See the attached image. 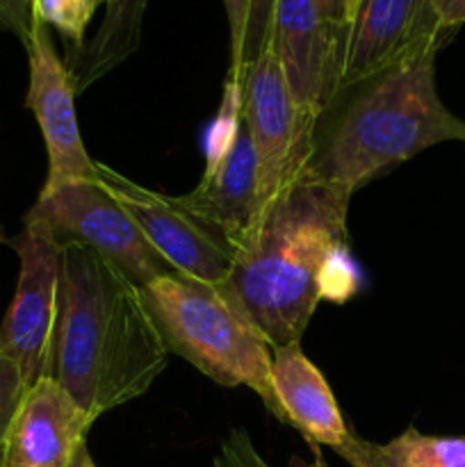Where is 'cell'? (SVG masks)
Returning a JSON list of instances; mask_svg holds the SVG:
<instances>
[{"instance_id": "1", "label": "cell", "mask_w": 465, "mask_h": 467, "mask_svg": "<svg viewBox=\"0 0 465 467\" xmlns=\"http://www.w3.org/2000/svg\"><path fill=\"white\" fill-rule=\"evenodd\" d=\"M62 244V299L50 379L96 422L144 395L167 368L169 351L140 287L85 244Z\"/></svg>"}, {"instance_id": "2", "label": "cell", "mask_w": 465, "mask_h": 467, "mask_svg": "<svg viewBox=\"0 0 465 467\" xmlns=\"http://www.w3.org/2000/svg\"><path fill=\"white\" fill-rule=\"evenodd\" d=\"M351 192L296 178L232 258L226 285L272 347L299 345L319 299V274L346 242Z\"/></svg>"}, {"instance_id": "3", "label": "cell", "mask_w": 465, "mask_h": 467, "mask_svg": "<svg viewBox=\"0 0 465 467\" xmlns=\"http://www.w3.org/2000/svg\"><path fill=\"white\" fill-rule=\"evenodd\" d=\"M442 41L422 46L346 91L331 126L315 132L301 176L351 192L374 176L442 141L465 140V121L445 108L436 87V55Z\"/></svg>"}, {"instance_id": "4", "label": "cell", "mask_w": 465, "mask_h": 467, "mask_svg": "<svg viewBox=\"0 0 465 467\" xmlns=\"http://www.w3.org/2000/svg\"><path fill=\"white\" fill-rule=\"evenodd\" d=\"M169 354L219 386H244L285 424L272 386V345L251 322L231 287L164 276L140 290Z\"/></svg>"}, {"instance_id": "5", "label": "cell", "mask_w": 465, "mask_h": 467, "mask_svg": "<svg viewBox=\"0 0 465 467\" xmlns=\"http://www.w3.org/2000/svg\"><path fill=\"white\" fill-rule=\"evenodd\" d=\"M27 219L46 223L59 242L85 244L140 290L158 278L181 276L98 181L41 192Z\"/></svg>"}, {"instance_id": "6", "label": "cell", "mask_w": 465, "mask_h": 467, "mask_svg": "<svg viewBox=\"0 0 465 467\" xmlns=\"http://www.w3.org/2000/svg\"><path fill=\"white\" fill-rule=\"evenodd\" d=\"M18 283L12 306L0 324V354L7 356L27 386L50 377L59 299H62L64 244L46 223L26 217L16 240Z\"/></svg>"}, {"instance_id": "7", "label": "cell", "mask_w": 465, "mask_h": 467, "mask_svg": "<svg viewBox=\"0 0 465 467\" xmlns=\"http://www.w3.org/2000/svg\"><path fill=\"white\" fill-rule=\"evenodd\" d=\"M242 119L258 162L260 217L301 176L317 128L305 121L272 46L240 78Z\"/></svg>"}, {"instance_id": "8", "label": "cell", "mask_w": 465, "mask_h": 467, "mask_svg": "<svg viewBox=\"0 0 465 467\" xmlns=\"http://www.w3.org/2000/svg\"><path fill=\"white\" fill-rule=\"evenodd\" d=\"M96 171L100 185L130 214L150 246L181 276L210 285H223L228 281L235 258L232 251L205 223L182 210L173 196L137 185L103 162H96Z\"/></svg>"}, {"instance_id": "9", "label": "cell", "mask_w": 465, "mask_h": 467, "mask_svg": "<svg viewBox=\"0 0 465 467\" xmlns=\"http://www.w3.org/2000/svg\"><path fill=\"white\" fill-rule=\"evenodd\" d=\"M447 35L431 0H358L342 35L336 100Z\"/></svg>"}, {"instance_id": "10", "label": "cell", "mask_w": 465, "mask_h": 467, "mask_svg": "<svg viewBox=\"0 0 465 467\" xmlns=\"http://www.w3.org/2000/svg\"><path fill=\"white\" fill-rule=\"evenodd\" d=\"M26 48L30 62L26 103L39 123L48 153V176L41 192L78 181H98L96 160L87 153L78 130L76 80L59 59L48 26L35 18Z\"/></svg>"}, {"instance_id": "11", "label": "cell", "mask_w": 465, "mask_h": 467, "mask_svg": "<svg viewBox=\"0 0 465 467\" xmlns=\"http://www.w3.org/2000/svg\"><path fill=\"white\" fill-rule=\"evenodd\" d=\"M269 46L276 53L296 108L317 128L336 103L337 46L315 0H276Z\"/></svg>"}, {"instance_id": "12", "label": "cell", "mask_w": 465, "mask_h": 467, "mask_svg": "<svg viewBox=\"0 0 465 467\" xmlns=\"http://www.w3.org/2000/svg\"><path fill=\"white\" fill-rule=\"evenodd\" d=\"M91 420L55 379L27 386L3 447V467H71Z\"/></svg>"}, {"instance_id": "13", "label": "cell", "mask_w": 465, "mask_h": 467, "mask_svg": "<svg viewBox=\"0 0 465 467\" xmlns=\"http://www.w3.org/2000/svg\"><path fill=\"white\" fill-rule=\"evenodd\" d=\"M173 199L235 255L260 222L258 162L246 128L242 126L231 153L212 173L203 176L191 192Z\"/></svg>"}, {"instance_id": "14", "label": "cell", "mask_w": 465, "mask_h": 467, "mask_svg": "<svg viewBox=\"0 0 465 467\" xmlns=\"http://www.w3.org/2000/svg\"><path fill=\"white\" fill-rule=\"evenodd\" d=\"M272 386L285 424L294 427L313 450L336 451L349 441L351 431L331 386L299 345L272 347Z\"/></svg>"}, {"instance_id": "15", "label": "cell", "mask_w": 465, "mask_h": 467, "mask_svg": "<svg viewBox=\"0 0 465 467\" xmlns=\"http://www.w3.org/2000/svg\"><path fill=\"white\" fill-rule=\"evenodd\" d=\"M383 467H465V436H427L410 427L386 445H374Z\"/></svg>"}, {"instance_id": "16", "label": "cell", "mask_w": 465, "mask_h": 467, "mask_svg": "<svg viewBox=\"0 0 465 467\" xmlns=\"http://www.w3.org/2000/svg\"><path fill=\"white\" fill-rule=\"evenodd\" d=\"M244 119H242V82L226 78L223 85V99L219 114L203 135V153H205V171L203 176L212 173L219 164L226 160L240 135Z\"/></svg>"}, {"instance_id": "17", "label": "cell", "mask_w": 465, "mask_h": 467, "mask_svg": "<svg viewBox=\"0 0 465 467\" xmlns=\"http://www.w3.org/2000/svg\"><path fill=\"white\" fill-rule=\"evenodd\" d=\"M105 0H32V14L44 26L55 27L67 41L80 48L87 26Z\"/></svg>"}, {"instance_id": "18", "label": "cell", "mask_w": 465, "mask_h": 467, "mask_svg": "<svg viewBox=\"0 0 465 467\" xmlns=\"http://www.w3.org/2000/svg\"><path fill=\"white\" fill-rule=\"evenodd\" d=\"M360 283H363L360 267L345 242L324 263L322 274H319V299L345 304L360 290Z\"/></svg>"}, {"instance_id": "19", "label": "cell", "mask_w": 465, "mask_h": 467, "mask_svg": "<svg viewBox=\"0 0 465 467\" xmlns=\"http://www.w3.org/2000/svg\"><path fill=\"white\" fill-rule=\"evenodd\" d=\"M274 9H276V0H251L249 21H246L244 35V50H242V67L240 73L235 78H231V80H240L244 68L269 46Z\"/></svg>"}, {"instance_id": "20", "label": "cell", "mask_w": 465, "mask_h": 467, "mask_svg": "<svg viewBox=\"0 0 465 467\" xmlns=\"http://www.w3.org/2000/svg\"><path fill=\"white\" fill-rule=\"evenodd\" d=\"M27 390V383L23 381L21 372L16 365L0 354V454H3L5 438H7L12 420L16 415L18 404Z\"/></svg>"}, {"instance_id": "21", "label": "cell", "mask_w": 465, "mask_h": 467, "mask_svg": "<svg viewBox=\"0 0 465 467\" xmlns=\"http://www.w3.org/2000/svg\"><path fill=\"white\" fill-rule=\"evenodd\" d=\"M212 467H269L244 429H231L219 445Z\"/></svg>"}, {"instance_id": "22", "label": "cell", "mask_w": 465, "mask_h": 467, "mask_svg": "<svg viewBox=\"0 0 465 467\" xmlns=\"http://www.w3.org/2000/svg\"><path fill=\"white\" fill-rule=\"evenodd\" d=\"M251 0H223V9L228 16V30H231V68L228 78H235L242 67V50H244L246 21H249Z\"/></svg>"}, {"instance_id": "23", "label": "cell", "mask_w": 465, "mask_h": 467, "mask_svg": "<svg viewBox=\"0 0 465 467\" xmlns=\"http://www.w3.org/2000/svg\"><path fill=\"white\" fill-rule=\"evenodd\" d=\"M32 21V0H0V27L14 32L23 44L30 39Z\"/></svg>"}, {"instance_id": "24", "label": "cell", "mask_w": 465, "mask_h": 467, "mask_svg": "<svg viewBox=\"0 0 465 467\" xmlns=\"http://www.w3.org/2000/svg\"><path fill=\"white\" fill-rule=\"evenodd\" d=\"M315 3H317L324 23L331 27V32L337 39V46H340L342 35H345L346 26L351 21V0H315ZM337 57H340V50H337Z\"/></svg>"}, {"instance_id": "25", "label": "cell", "mask_w": 465, "mask_h": 467, "mask_svg": "<svg viewBox=\"0 0 465 467\" xmlns=\"http://www.w3.org/2000/svg\"><path fill=\"white\" fill-rule=\"evenodd\" d=\"M336 454H340L351 467H383L378 463L377 454H374L372 442H365L360 438H356L354 433L349 436V441L342 447H337Z\"/></svg>"}, {"instance_id": "26", "label": "cell", "mask_w": 465, "mask_h": 467, "mask_svg": "<svg viewBox=\"0 0 465 467\" xmlns=\"http://www.w3.org/2000/svg\"><path fill=\"white\" fill-rule=\"evenodd\" d=\"M431 9L442 30L451 32L465 23V0H431Z\"/></svg>"}, {"instance_id": "27", "label": "cell", "mask_w": 465, "mask_h": 467, "mask_svg": "<svg viewBox=\"0 0 465 467\" xmlns=\"http://www.w3.org/2000/svg\"><path fill=\"white\" fill-rule=\"evenodd\" d=\"M292 467H328V463L322 459V454H319V450H313V461L292 459Z\"/></svg>"}, {"instance_id": "28", "label": "cell", "mask_w": 465, "mask_h": 467, "mask_svg": "<svg viewBox=\"0 0 465 467\" xmlns=\"http://www.w3.org/2000/svg\"><path fill=\"white\" fill-rule=\"evenodd\" d=\"M71 467H96L94 459H91V454H89V450H87V445H82L80 450H78V454H76V459H73Z\"/></svg>"}, {"instance_id": "29", "label": "cell", "mask_w": 465, "mask_h": 467, "mask_svg": "<svg viewBox=\"0 0 465 467\" xmlns=\"http://www.w3.org/2000/svg\"><path fill=\"white\" fill-rule=\"evenodd\" d=\"M356 3H358V0H351V14H354V9H356Z\"/></svg>"}, {"instance_id": "30", "label": "cell", "mask_w": 465, "mask_h": 467, "mask_svg": "<svg viewBox=\"0 0 465 467\" xmlns=\"http://www.w3.org/2000/svg\"><path fill=\"white\" fill-rule=\"evenodd\" d=\"M0 467H3V454H0Z\"/></svg>"}]
</instances>
